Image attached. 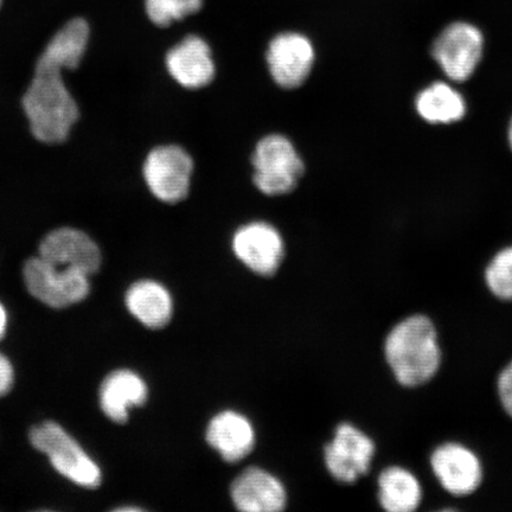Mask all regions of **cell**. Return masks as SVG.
Masks as SVG:
<instances>
[{"label": "cell", "mask_w": 512, "mask_h": 512, "mask_svg": "<svg viewBox=\"0 0 512 512\" xmlns=\"http://www.w3.org/2000/svg\"><path fill=\"white\" fill-rule=\"evenodd\" d=\"M194 169V159L182 146L160 145L145 158L143 176L158 201L177 204L189 196Z\"/></svg>", "instance_id": "obj_6"}, {"label": "cell", "mask_w": 512, "mask_h": 512, "mask_svg": "<svg viewBox=\"0 0 512 512\" xmlns=\"http://www.w3.org/2000/svg\"><path fill=\"white\" fill-rule=\"evenodd\" d=\"M315 61L316 50L313 43L309 37L300 32H281L268 44L266 53L268 72L281 88L302 87L310 78Z\"/></svg>", "instance_id": "obj_8"}, {"label": "cell", "mask_w": 512, "mask_h": 512, "mask_svg": "<svg viewBox=\"0 0 512 512\" xmlns=\"http://www.w3.org/2000/svg\"><path fill=\"white\" fill-rule=\"evenodd\" d=\"M497 388L503 408L512 418V362L499 375Z\"/></svg>", "instance_id": "obj_23"}, {"label": "cell", "mask_w": 512, "mask_h": 512, "mask_svg": "<svg viewBox=\"0 0 512 512\" xmlns=\"http://www.w3.org/2000/svg\"><path fill=\"white\" fill-rule=\"evenodd\" d=\"M232 248L243 265L262 277L277 273L285 258L283 236L265 221L243 224L233 235Z\"/></svg>", "instance_id": "obj_9"}, {"label": "cell", "mask_w": 512, "mask_h": 512, "mask_svg": "<svg viewBox=\"0 0 512 512\" xmlns=\"http://www.w3.org/2000/svg\"><path fill=\"white\" fill-rule=\"evenodd\" d=\"M208 444L228 463L240 462L253 451L255 432L246 416L224 411L214 416L207 428Z\"/></svg>", "instance_id": "obj_15"}, {"label": "cell", "mask_w": 512, "mask_h": 512, "mask_svg": "<svg viewBox=\"0 0 512 512\" xmlns=\"http://www.w3.org/2000/svg\"><path fill=\"white\" fill-rule=\"evenodd\" d=\"M22 106L31 133L44 144L63 143L80 117L79 106L63 81V73L54 70L35 69Z\"/></svg>", "instance_id": "obj_2"}, {"label": "cell", "mask_w": 512, "mask_h": 512, "mask_svg": "<svg viewBox=\"0 0 512 512\" xmlns=\"http://www.w3.org/2000/svg\"><path fill=\"white\" fill-rule=\"evenodd\" d=\"M435 477L453 496L473 494L482 484L483 467L470 448L456 443L441 445L431 457Z\"/></svg>", "instance_id": "obj_13"}, {"label": "cell", "mask_w": 512, "mask_h": 512, "mask_svg": "<svg viewBox=\"0 0 512 512\" xmlns=\"http://www.w3.org/2000/svg\"><path fill=\"white\" fill-rule=\"evenodd\" d=\"M149 396L145 381L134 371L115 370L100 387V406L108 419L125 424L133 406H143Z\"/></svg>", "instance_id": "obj_16"}, {"label": "cell", "mask_w": 512, "mask_h": 512, "mask_svg": "<svg viewBox=\"0 0 512 512\" xmlns=\"http://www.w3.org/2000/svg\"><path fill=\"white\" fill-rule=\"evenodd\" d=\"M40 256L50 264L74 268L91 277L101 267V252L82 230L63 227L53 230L40 245Z\"/></svg>", "instance_id": "obj_12"}, {"label": "cell", "mask_w": 512, "mask_h": 512, "mask_svg": "<svg viewBox=\"0 0 512 512\" xmlns=\"http://www.w3.org/2000/svg\"><path fill=\"white\" fill-rule=\"evenodd\" d=\"M165 66L171 78L189 91L208 87L216 76L213 51L197 35H189L172 47L165 56Z\"/></svg>", "instance_id": "obj_11"}, {"label": "cell", "mask_w": 512, "mask_h": 512, "mask_svg": "<svg viewBox=\"0 0 512 512\" xmlns=\"http://www.w3.org/2000/svg\"><path fill=\"white\" fill-rule=\"evenodd\" d=\"M508 138H509V144H510V147L512 150V119H511V123L509 125Z\"/></svg>", "instance_id": "obj_26"}, {"label": "cell", "mask_w": 512, "mask_h": 512, "mask_svg": "<svg viewBox=\"0 0 512 512\" xmlns=\"http://www.w3.org/2000/svg\"><path fill=\"white\" fill-rule=\"evenodd\" d=\"M325 463L338 482L351 484L370 469L375 444L367 434L350 424L337 427L334 440L325 447Z\"/></svg>", "instance_id": "obj_10"}, {"label": "cell", "mask_w": 512, "mask_h": 512, "mask_svg": "<svg viewBox=\"0 0 512 512\" xmlns=\"http://www.w3.org/2000/svg\"><path fill=\"white\" fill-rule=\"evenodd\" d=\"M379 498L382 508L389 512H412L419 508L422 498L418 478L400 466H390L379 477Z\"/></svg>", "instance_id": "obj_20"}, {"label": "cell", "mask_w": 512, "mask_h": 512, "mask_svg": "<svg viewBox=\"0 0 512 512\" xmlns=\"http://www.w3.org/2000/svg\"><path fill=\"white\" fill-rule=\"evenodd\" d=\"M202 5L203 0H146L145 9L153 24L166 28L197 14Z\"/></svg>", "instance_id": "obj_21"}, {"label": "cell", "mask_w": 512, "mask_h": 512, "mask_svg": "<svg viewBox=\"0 0 512 512\" xmlns=\"http://www.w3.org/2000/svg\"><path fill=\"white\" fill-rule=\"evenodd\" d=\"M485 280L497 298L512 300V247L495 255L486 268Z\"/></svg>", "instance_id": "obj_22"}, {"label": "cell", "mask_w": 512, "mask_h": 512, "mask_svg": "<svg viewBox=\"0 0 512 512\" xmlns=\"http://www.w3.org/2000/svg\"><path fill=\"white\" fill-rule=\"evenodd\" d=\"M14 380V367L9 358L0 352V398L11 392Z\"/></svg>", "instance_id": "obj_24"}, {"label": "cell", "mask_w": 512, "mask_h": 512, "mask_svg": "<svg viewBox=\"0 0 512 512\" xmlns=\"http://www.w3.org/2000/svg\"><path fill=\"white\" fill-rule=\"evenodd\" d=\"M125 303L132 316L153 330L168 325L174 313V302L168 288L153 280L134 283L126 292Z\"/></svg>", "instance_id": "obj_18"}, {"label": "cell", "mask_w": 512, "mask_h": 512, "mask_svg": "<svg viewBox=\"0 0 512 512\" xmlns=\"http://www.w3.org/2000/svg\"><path fill=\"white\" fill-rule=\"evenodd\" d=\"M230 496L235 508L245 512H278L286 508L283 483L260 467H248L234 479Z\"/></svg>", "instance_id": "obj_14"}, {"label": "cell", "mask_w": 512, "mask_h": 512, "mask_svg": "<svg viewBox=\"0 0 512 512\" xmlns=\"http://www.w3.org/2000/svg\"><path fill=\"white\" fill-rule=\"evenodd\" d=\"M8 329V313H6L5 307L0 303V341L4 338Z\"/></svg>", "instance_id": "obj_25"}, {"label": "cell", "mask_w": 512, "mask_h": 512, "mask_svg": "<svg viewBox=\"0 0 512 512\" xmlns=\"http://www.w3.org/2000/svg\"><path fill=\"white\" fill-rule=\"evenodd\" d=\"M253 183L261 194L270 197L291 194L305 172L296 147L283 134L272 133L259 140L252 157Z\"/></svg>", "instance_id": "obj_3"}, {"label": "cell", "mask_w": 512, "mask_h": 512, "mask_svg": "<svg viewBox=\"0 0 512 512\" xmlns=\"http://www.w3.org/2000/svg\"><path fill=\"white\" fill-rule=\"evenodd\" d=\"M0 4H2V0H0Z\"/></svg>", "instance_id": "obj_28"}, {"label": "cell", "mask_w": 512, "mask_h": 512, "mask_svg": "<svg viewBox=\"0 0 512 512\" xmlns=\"http://www.w3.org/2000/svg\"><path fill=\"white\" fill-rule=\"evenodd\" d=\"M120 511H127V510H130V511H137V510H140L138 508H120L119 509Z\"/></svg>", "instance_id": "obj_27"}, {"label": "cell", "mask_w": 512, "mask_h": 512, "mask_svg": "<svg viewBox=\"0 0 512 512\" xmlns=\"http://www.w3.org/2000/svg\"><path fill=\"white\" fill-rule=\"evenodd\" d=\"M415 107L430 124L457 123L466 113L463 95L445 82H435L420 92Z\"/></svg>", "instance_id": "obj_19"}, {"label": "cell", "mask_w": 512, "mask_h": 512, "mask_svg": "<svg viewBox=\"0 0 512 512\" xmlns=\"http://www.w3.org/2000/svg\"><path fill=\"white\" fill-rule=\"evenodd\" d=\"M23 278L31 296L54 309L78 304L91 292L87 274L50 264L40 255L25 262Z\"/></svg>", "instance_id": "obj_5"}, {"label": "cell", "mask_w": 512, "mask_h": 512, "mask_svg": "<svg viewBox=\"0 0 512 512\" xmlns=\"http://www.w3.org/2000/svg\"><path fill=\"white\" fill-rule=\"evenodd\" d=\"M384 352L396 380L405 387H418L432 380L441 364L437 330L432 320L422 315L395 325Z\"/></svg>", "instance_id": "obj_1"}, {"label": "cell", "mask_w": 512, "mask_h": 512, "mask_svg": "<svg viewBox=\"0 0 512 512\" xmlns=\"http://www.w3.org/2000/svg\"><path fill=\"white\" fill-rule=\"evenodd\" d=\"M484 36L476 25L456 22L440 32L432 47V56L448 79H470L482 60Z\"/></svg>", "instance_id": "obj_7"}, {"label": "cell", "mask_w": 512, "mask_h": 512, "mask_svg": "<svg viewBox=\"0 0 512 512\" xmlns=\"http://www.w3.org/2000/svg\"><path fill=\"white\" fill-rule=\"evenodd\" d=\"M89 34L91 31L85 19H72L51 38L35 69L63 73L78 68L87 50Z\"/></svg>", "instance_id": "obj_17"}, {"label": "cell", "mask_w": 512, "mask_h": 512, "mask_svg": "<svg viewBox=\"0 0 512 512\" xmlns=\"http://www.w3.org/2000/svg\"><path fill=\"white\" fill-rule=\"evenodd\" d=\"M30 443L50 460L54 469L76 485L86 489L99 488L101 470L72 435L54 421L32 427Z\"/></svg>", "instance_id": "obj_4"}]
</instances>
